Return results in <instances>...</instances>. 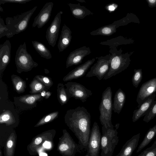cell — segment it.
I'll return each mask as SVG.
<instances>
[{
    "mask_svg": "<svg viewBox=\"0 0 156 156\" xmlns=\"http://www.w3.org/2000/svg\"><path fill=\"white\" fill-rule=\"evenodd\" d=\"M37 8L35 6L33 9L21 14L5 19L6 25L9 30L6 36L11 38L25 31L27 28L30 19Z\"/></svg>",
    "mask_w": 156,
    "mask_h": 156,
    "instance_id": "obj_2",
    "label": "cell"
},
{
    "mask_svg": "<svg viewBox=\"0 0 156 156\" xmlns=\"http://www.w3.org/2000/svg\"><path fill=\"white\" fill-rule=\"evenodd\" d=\"M65 121L78 140L80 148L87 150L90 133L91 115L84 107L68 110Z\"/></svg>",
    "mask_w": 156,
    "mask_h": 156,
    "instance_id": "obj_1",
    "label": "cell"
},
{
    "mask_svg": "<svg viewBox=\"0 0 156 156\" xmlns=\"http://www.w3.org/2000/svg\"><path fill=\"white\" fill-rule=\"evenodd\" d=\"M72 32L65 24L63 25L57 47L60 52H62L69 45L72 39Z\"/></svg>",
    "mask_w": 156,
    "mask_h": 156,
    "instance_id": "obj_20",
    "label": "cell"
},
{
    "mask_svg": "<svg viewBox=\"0 0 156 156\" xmlns=\"http://www.w3.org/2000/svg\"><path fill=\"white\" fill-rule=\"evenodd\" d=\"M66 91L69 98H74L80 100L83 102L86 101L87 99L92 94V91L82 84L78 83L69 82L64 85Z\"/></svg>",
    "mask_w": 156,
    "mask_h": 156,
    "instance_id": "obj_8",
    "label": "cell"
},
{
    "mask_svg": "<svg viewBox=\"0 0 156 156\" xmlns=\"http://www.w3.org/2000/svg\"><path fill=\"white\" fill-rule=\"evenodd\" d=\"M11 45L9 40H6L0 45V73L5 69L10 62Z\"/></svg>",
    "mask_w": 156,
    "mask_h": 156,
    "instance_id": "obj_17",
    "label": "cell"
},
{
    "mask_svg": "<svg viewBox=\"0 0 156 156\" xmlns=\"http://www.w3.org/2000/svg\"><path fill=\"white\" fill-rule=\"evenodd\" d=\"M109 52L111 54L110 58V68L109 71L104 78L108 79L126 69L129 64L128 58L125 54H122L121 50H118L115 46H110Z\"/></svg>",
    "mask_w": 156,
    "mask_h": 156,
    "instance_id": "obj_3",
    "label": "cell"
},
{
    "mask_svg": "<svg viewBox=\"0 0 156 156\" xmlns=\"http://www.w3.org/2000/svg\"><path fill=\"white\" fill-rule=\"evenodd\" d=\"M14 145V142L12 139H9L7 143V149L8 150H12L13 147Z\"/></svg>",
    "mask_w": 156,
    "mask_h": 156,
    "instance_id": "obj_37",
    "label": "cell"
},
{
    "mask_svg": "<svg viewBox=\"0 0 156 156\" xmlns=\"http://www.w3.org/2000/svg\"><path fill=\"white\" fill-rule=\"evenodd\" d=\"M15 61L17 72L19 73L30 71L38 66V63L33 60L28 52L25 42L20 44L17 49Z\"/></svg>",
    "mask_w": 156,
    "mask_h": 156,
    "instance_id": "obj_6",
    "label": "cell"
},
{
    "mask_svg": "<svg viewBox=\"0 0 156 156\" xmlns=\"http://www.w3.org/2000/svg\"><path fill=\"white\" fill-rule=\"evenodd\" d=\"M32 0H0V5L7 3L25 4Z\"/></svg>",
    "mask_w": 156,
    "mask_h": 156,
    "instance_id": "obj_35",
    "label": "cell"
},
{
    "mask_svg": "<svg viewBox=\"0 0 156 156\" xmlns=\"http://www.w3.org/2000/svg\"><path fill=\"white\" fill-rule=\"evenodd\" d=\"M54 3L52 2L46 3L38 14L34 19L32 24L33 27H37L38 28L43 27L48 21L50 17Z\"/></svg>",
    "mask_w": 156,
    "mask_h": 156,
    "instance_id": "obj_15",
    "label": "cell"
},
{
    "mask_svg": "<svg viewBox=\"0 0 156 156\" xmlns=\"http://www.w3.org/2000/svg\"><path fill=\"white\" fill-rule=\"evenodd\" d=\"M101 136L99 126L95 122L91 130L88 142L87 150L88 156H99Z\"/></svg>",
    "mask_w": 156,
    "mask_h": 156,
    "instance_id": "obj_9",
    "label": "cell"
},
{
    "mask_svg": "<svg viewBox=\"0 0 156 156\" xmlns=\"http://www.w3.org/2000/svg\"><path fill=\"white\" fill-rule=\"evenodd\" d=\"M95 58L88 60L69 72L63 79L64 82L76 79L83 76L95 61Z\"/></svg>",
    "mask_w": 156,
    "mask_h": 156,
    "instance_id": "obj_16",
    "label": "cell"
},
{
    "mask_svg": "<svg viewBox=\"0 0 156 156\" xmlns=\"http://www.w3.org/2000/svg\"><path fill=\"white\" fill-rule=\"evenodd\" d=\"M41 83L45 87V89H48L53 85V83L51 78L49 77L37 75L34 77Z\"/></svg>",
    "mask_w": 156,
    "mask_h": 156,
    "instance_id": "obj_29",
    "label": "cell"
},
{
    "mask_svg": "<svg viewBox=\"0 0 156 156\" xmlns=\"http://www.w3.org/2000/svg\"><path fill=\"white\" fill-rule=\"evenodd\" d=\"M64 86L63 83H59L58 84L57 87V98L62 105L66 104L69 99Z\"/></svg>",
    "mask_w": 156,
    "mask_h": 156,
    "instance_id": "obj_26",
    "label": "cell"
},
{
    "mask_svg": "<svg viewBox=\"0 0 156 156\" xmlns=\"http://www.w3.org/2000/svg\"><path fill=\"white\" fill-rule=\"evenodd\" d=\"M64 135L59 147V151L65 156H75L80 148L66 130H63Z\"/></svg>",
    "mask_w": 156,
    "mask_h": 156,
    "instance_id": "obj_11",
    "label": "cell"
},
{
    "mask_svg": "<svg viewBox=\"0 0 156 156\" xmlns=\"http://www.w3.org/2000/svg\"><path fill=\"white\" fill-rule=\"evenodd\" d=\"M111 87H108L103 92L99 109V119L101 125L106 128H114L112 122V101Z\"/></svg>",
    "mask_w": 156,
    "mask_h": 156,
    "instance_id": "obj_4",
    "label": "cell"
},
{
    "mask_svg": "<svg viewBox=\"0 0 156 156\" xmlns=\"http://www.w3.org/2000/svg\"><path fill=\"white\" fill-rule=\"evenodd\" d=\"M156 93V77L143 83L141 86L136 97L138 108L149 97Z\"/></svg>",
    "mask_w": 156,
    "mask_h": 156,
    "instance_id": "obj_12",
    "label": "cell"
},
{
    "mask_svg": "<svg viewBox=\"0 0 156 156\" xmlns=\"http://www.w3.org/2000/svg\"><path fill=\"white\" fill-rule=\"evenodd\" d=\"M0 12H3V9L1 5H0Z\"/></svg>",
    "mask_w": 156,
    "mask_h": 156,
    "instance_id": "obj_43",
    "label": "cell"
},
{
    "mask_svg": "<svg viewBox=\"0 0 156 156\" xmlns=\"http://www.w3.org/2000/svg\"><path fill=\"white\" fill-rule=\"evenodd\" d=\"M91 52L90 48L86 46H83L71 51L67 58L66 62V68L81 63L84 58Z\"/></svg>",
    "mask_w": 156,
    "mask_h": 156,
    "instance_id": "obj_13",
    "label": "cell"
},
{
    "mask_svg": "<svg viewBox=\"0 0 156 156\" xmlns=\"http://www.w3.org/2000/svg\"><path fill=\"white\" fill-rule=\"evenodd\" d=\"M62 14V11L58 12L46 31V40L48 44L52 47H55L58 39Z\"/></svg>",
    "mask_w": 156,
    "mask_h": 156,
    "instance_id": "obj_10",
    "label": "cell"
},
{
    "mask_svg": "<svg viewBox=\"0 0 156 156\" xmlns=\"http://www.w3.org/2000/svg\"><path fill=\"white\" fill-rule=\"evenodd\" d=\"M140 136L139 133L132 136L126 142L115 156H131L138 146Z\"/></svg>",
    "mask_w": 156,
    "mask_h": 156,
    "instance_id": "obj_19",
    "label": "cell"
},
{
    "mask_svg": "<svg viewBox=\"0 0 156 156\" xmlns=\"http://www.w3.org/2000/svg\"><path fill=\"white\" fill-rule=\"evenodd\" d=\"M104 156V155H103V156Z\"/></svg>",
    "mask_w": 156,
    "mask_h": 156,
    "instance_id": "obj_44",
    "label": "cell"
},
{
    "mask_svg": "<svg viewBox=\"0 0 156 156\" xmlns=\"http://www.w3.org/2000/svg\"><path fill=\"white\" fill-rule=\"evenodd\" d=\"M58 111H55L44 116L35 126H39L53 121L58 117Z\"/></svg>",
    "mask_w": 156,
    "mask_h": 156,
    "instance_id": "obj_28",
    "label": "cell"
},
{
    "mask_svg": "<svg viewBox=\"0 0 156 156\" xmlns=\"http://www.w3.org/2000/svg\"><path fill=\"white\" fill-rule=\"evenodd\" d=\"M72 15L76 19H82L86 16L94 13L84 6L80 5L79 2L78 4L68 3Z\"/></svg>",
    "mask_w": 156,
    "mask_h": 156,
    "instance_id": "obj_21",
    "label": "cell"
},
{
    "mask_svg": "<svg viewBox=\"0 0 156 156\" xmlns=\"http://www.w3.org/2000/svg\"><path fill=\"white\" fill-rule=\"evenodd\" d=\"M41 96L45 99H48L51 95V93L49 91H46L43 90L40 93Z\"/></svg>",
    "mask_w": 156,
    "mask_h": 156,
    "instance_id": "obj_38",
    "label": "cell"
},
{
    "mask_svg": "<svg viewBox=\"0 0 156 156\" xmlns=\"http://www.w3.org/2000/svg\"><path fill=\"white\" fill-rule=\"evenodd\" d=\"M126 99L125 92L120 88L116 92L112 103L113 110L115 113L119 114L122 110Z\"/></svg>",
    "mask_w": 156,
    "mask_h": 156,
    "instance_id": "obj_22",
    "label": "cell"
},
{
    "mask_svg": "<svg viewBox=\"0 0 156 156\" xmlns=\"http://www.w3.org/2000/svg\"><path fill=\"white\" fill-rule=\"evenodd\" d=\"M9 33V30L6 25L4 23L3 20L0 18V39L7 36Z\"/></svg>",
    "mask_w": 156,
    "mask_h": 156,
    "instance_id": "obj_33",
    "label": "cell"
},
{
    "mask_svg": "<svg viewBox=\"0 0 156 156\" xmlns=\"http://www.w3.org/2000/svg\"><path fill=\"white\" fill-rule=\"evenodd\" d=\"M29 92L32 94L41 93L45 89V86L39 81L34 78L29 85Z\"/></svg>",
    "mask_w": 156,
    "mask_h": 156,
    "instance_id": "obj_27",
    "label": "cell"
},
{
    "mask_svg": "<svg viewBox=\"0 0 156 156\" xmlns=\"http://www.w3.org/2000/svg\"><path fill=\"white\" fill-rule=\"evenodd\" d=\"M34 48L40 56L45 59L52 58V55L50 50L42 43L36 41H32Z\"/></svg>",
    "mask_w": 156,
    "mask_h": 156,
    "instance_id": "obj_23",
    "label": "cell"
},
{
    "mask_svg": "<svg viewBox=\"0 0 156 156\" xmlns=\"http://www.w3.org/2000/svg\"><path fill=\"white\" fill-rule=\"evenodd\" d=\"M117 5L115 4H112L107 5L105 6V9L110 11H113L116 9Z\"/></svg>",
    "mask_w": 156,
    "mask_h": 156,
    "instance_id": "obj_36",
    "label": "cell"
},
{
    "mask_svg": "<svg viewBox=\"0 0 156 156\" xmlns=\"http://www.w3.org/2000/svg\"><path fill=\"white\" fill-rule=\"evenodd\" d=\"M12 114L9 111H6L1 115L0 122H7L12 119Z\"/></svg>",
    "mask_w": 156,
    "mask_h": 156,
    "instance_id": "obj_34",
    "label": "cell"
},
{
    "mask_svg": "<svg viewBox=\"0 0 156 156\" xmlns=\"http://www.w3.org/2000/svg\"><path fill=\"white\" fill-rule=\"evenodd\" d=\"M156 116V100L154 101L151 108L144 116L143 121L148 123Z\"/></svg>",
    "mask_w": 156,
    "mask_h": 156,
    "instance_id": "obj_31",
    "label": "cell"
},
{
    "mask_svg": "<svg viewBox=\"0 0 156 156\" xmlns=\"http://www.w3.org/2000/svg\"><path fill=\"white\" fill-rule=\"evenodd\" d=\"M40 156H47V154L41 152L39 154Z\"/></svg>",
    "mask_w": 156,
    "mask_h": 156,
    "instance_id": "obj_41",
    "label": "cell"
},
{
    "mask_svg": "<svg viewBox=\"0 0 156 156\" xmlns=\"http://www.w3.org/2000/svg\"><path fill=\"white\" fill-rule=\"evenodd\" d=\"M43 98L40 93L24 95L14 97V103L21 108H32L36 107L37 102L41 101Z\"/></svg>",
    "mask_w": 156,
    "mask_h": 156,
    "instance_id": "obj_14",
    "label": "cell"
},
{
    "mask_svg": "<svg viewBox=\"0 0 156 156\" xmlns=\"http://www.w3.org/2000/svg\"><path fill=\"white\" fill-rule=\"evenodd\" d=\"M142 72L141 69L135 70L132 78L133 84L135 88H137L142 79Z\"/></svg>",
    "mask_w": 156,
    "mask_h": 156,
    "instance_id": "obj_30",
    "label": "cell"
},
{
    "mask_svg": "<svg viewBox=\"0 0 156 156\" xmlns=\"http://www.w3.org/2000/svg\"><path fill=\"white\" fill-rule=\"evenodd\" d=\"M138 156H156V140L152 145Z\"/></svg>",
    "mask_w": 156,
    "mask_h": 156,
    "instance_id": "obj_32",
    "label": "cell"
},
{
    "mask_svg": "<svg viewBox=\"0 0 156 156\" xmlns=\"http://www.w3.org/2000/svg\"><path fill=\"white\" fill-rule=\"evenodd\" d=\"M116 129L114 128H106L102 126L101 156H112L119 140Z\"/></svg>",
    "mask_w": 156,
    "mask_h": 156,
    "instance_id": "obj_5",
    "label": "cell"
},
{
    "mask_svg": "<svg viewBox=\"0 0 156 156\" xmlns=\"http://www.w3.org/2000/svg\"><path fill=\"white\" fill-rule=\"evenodd\" d=\"M149 2L153 4L156 1L155 0H149Z\"/></svg>",
    "mask_w": 156,
    "mask_h": 156,
    "instance_id": "obj_42",
    "label": "cell"
},
{
    "mask_svg": "<svg viewBox=\"0 0 156 156\" xmlns=\"http://www.w3.org/2000/svg\"><path fill=\"white\" fill-rule=\"evenodd\" d=\"M11 78L14 88L16 92L19 94L24 92L27 87L25 81L15 74L12 75Z\"/></svg>",
    "mask_w": 156,
    "mask_h": 156,
    "instance_id": "obj_25",
    "label": "cell"
},
{
    "mask_svg": "<svg viewBox=\"0 0 156 156\" xmlns=\"http://www.w3.org/2000/svg\"><path fill=\"white\" fill-rule=\"evenodd\" d=\"M43 146L46 148H49L51 147V144L49 142L46 141L44 143Z\"/></svg>",
    "mask_w": 156,
    "mask_h": 156,
    "instance_id": "obj_40",
    "label": "cell"
},
{
    "mask_svg": "<svg viewBox=\"0 0 156 156\" xmlns=\"http://www.w3.org/2000/svg\"><path fill=\"white\" fill-rule=\"evenodd\" d=\"M111 54L105 56L96 57L98 59L90 68L86 75L87 77L96 76L99 80L103 79L108 73L110 68V58Z\"/></svg>",
    "mask_w": 156,
    "mask_h": 156,
    "instance_id": "obj_7",
    "label": "cell"
},
{
    "mask_svg": "<svg viewBox=\"0 0 156 156\" xmlns=\"http://www.w3.org/2000/svg\"><path fill=\"white\" fill-rule=\"evenodd\" d=\"M156 96V94H153L144 101L138 109L134 111L132 118L133 122L136 121L147 113L152 106Z\"/></svg>",
    "mask_w": 156,
    "mask_h": 156,
    "instance_id": "obj_18",
    "label": "cell"
},
{
    "mask_svg": "<svg viewBox=\"0 0 156 156\" xmlns=\"http://www.w3.org/2000/svg\"><path fill=\"white\" fill-rule=\"evenodd\" d=\"M156 135V125L150 128L146 133L143 141L139 145L136 153L140 151L147 146Z\"/></svg>",
    "mask_w": 156,
    "mask_h": 156,
    "instance_id": "obj_24",
    "label": "cell"
},
{
    "mask_svg": "<svg viewBox=\"0 0 156 156\" xmlns=\"http://www.w3.org/2000/svg\"><path fill=\"white\" fill-rule=\"evenodd\" d=\"M42 139L40 137H38L36 138L34 141L35 143L37 145L40 144L42 142Z\"/></svg>",
    "mask_w": 156,
    "mask_h": 156,
    "instance_id": "obj_39",
    "label": "cell"
}]
</instances>
